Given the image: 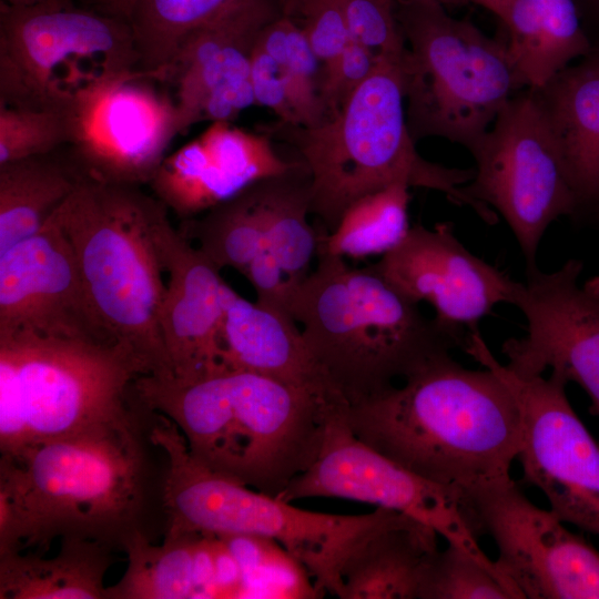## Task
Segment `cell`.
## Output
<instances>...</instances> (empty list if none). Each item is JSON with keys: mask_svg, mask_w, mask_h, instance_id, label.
<instances>
[{"mask_svg": "<svg viewBox=\"0 0 599 599\" xmlns=\"http://www.w3.org/2000/svg\"><path fill=\"white\" fill-rule=\"evenodd\" d=\"M304 165L268 179V230L264 254L244 277L258 303L290 313L292 298L306 280L317 254L318 231L311 225L307 180L300 179Z\"/></svg>", "mask_w": 599, "mask_h": 599, "instance_id": "24", "label": "cell"}, {"mask_svg": "<svg viewBox=\"0 0 599 599\" xmlns=\"http://www.w3.org/2000/svg\"><path fill=\"white\" fill-rule=\"evenodd\" d=\"M128 567L106 599L216 598L213 535L165 534L152 545L136 528L122 542Z\"/></svg>", "mask_w": 599, "mask_h": 599, "instance_id": "25", "label": "cell"}, {"mask_svg": "<svg viewBox=\"0 0 599 599\" xmlns=\"http://www.w3.org/2000/svg\"><path fill=\"white\" fill-rule=\"evenodd\" d=\"M460 504L476 536L493 538L496 568L520 599H599V550L511 477L463 491Z\"/></svg>", "mask_w": 599, "mask_h": 599, "instance_id": "13", "label": "cell"}, {"mask_svg": "<svg viewBox=\"0 0 599 599\" xmlns=\"http://www.w3.org/2000/svg\"><path fill=\"white\" fill-rule=\"evenodd\" d=\"M89 6L125 20L138 0H84Z\"/></svg>", "mask_w": 599, "mask_h": 599, "instance_id": "40", "label": "cell"}, {"mask_svg": "<svg viewBox=\"0 0 599 599\" xmlns=\"http://www.w3.org/2000/svg\"><path fill=\"white\" fill-rule=\"evenodd\" d=\"M14 335L115 343L54 213L38 233L0 254V337Z\"/></svg>", "mask_w": 599, "mask_h": 599, "instance_id": "18", "label": "cell"}, {"mask_svg": "<svg viewBox=\"0 0 599 599\" xmlns=\"http://www.w3.org/2000/svg\"><path fill=\"white\" fill-rule=\"evenodd\" d=\"M408 190L395 184L368 194L345 211L332 232L317 227V254L365 258L395 248L410 229Z\"/></svg>", "mask_w": 599, "mask_h": 599, "instance_id": "31", "label": "cell"}, {"mask_svg": "<svg viewBox=\"0 0 599 599\" xmlns=\"http://www.w3.org/2000/svg\"><path fill=\"white\" fill-rule=\"evenodd\" d=\"M109 546L61 539L57 555L10 551L0 555L1 599H106Z\"/></svg>", "mask_w": 599, "mask_h": 599, "instance_id": "28", "label": "cell"}, {"mask_svg": "<svg viewBox=\"0 0 599 599\" xmlns=\"http://www.w3.org/2000/svg\"><path fill=\"white\" fill-rule=\"evenodd\" d=\"M470 4L479 6L494 16L501 22L506 19L508 9L514 0H468Z\"/></svg>", "mask_w": 599, "mask_h": 599, "instance_id": "41", "label": "cell"}, {"mask_svg": "<svg viewBox=\"0 0 599 599\" xmlns=\"http://www.w3.org/2000/svg\"><path fill=\"white\" fill-rule=\"evenodd\" d=\"M346 420L365 444L413 474L463 493L510 477L521 441L517 403L490 369L450 354L403 386L348 406Z\"/></svg>", "mask_w": 599, "mask_h": 599, "instance_id": "2", "label": "cell"}, {"mask_svg": "<svg viewBox=\"0 0 599 599\" xmlns=\"http://www.w3.org/2000/svg\"><path fill=\"white\" fill-rule=\"evenodd\" d=\"M144 460L132 424L1 454L0 555L55 539L121 545L136 529Z\"/></svg>", "mask_w": 599, "mask_h": 599, "instance_id": "3", "label": "cell"}, {"mask_svg": "<svg viewBox=\"0 0 599 599\" xmlns=\"http://www.w3.org/2000/svg\"><path fill=\"white\" fill-rule=\"evenodd\" d=\"M294 18L301 21L321 67L332 62L352 39L343 0H303Z\"/></svg>", "mask_w": 599, "mask_h": 599, "instance_id": "38", "label": "cell"}, {"mask_svg": "<svg viewBox=\"0 0 599 599\" xmlns=\"http://www.w3.org/2000/svg\"><path fill=\"white\" fill-rule=\"evenodd\" d=\"M290 313L324 376L348 405L372 399L409 375L463 348L372 265L357 268L318 253Z\"/></svg>", "mask_w": 599, "mask_h": 599, "instance_id": "4", "label": "cell"}, {"mask_svg": "<svg viewBox=\"0 0 599 599\" xmlns=\"http://www.w3.org/2000/svg\"><path fill=\"white\" fill-rule=\"evenodd\" d=\"M136 70L123 18L73 0L0 4V104L67 113L94 88Z\"/></svg>", "mask_w": 599, "mask_h": 599, "instance_id": "10", "label": "cell"}, {"mask_svg": "<svg viewBox=\"0 0 599 599\" xmlns=\"http://www.w3.org/2000/svg\"><path fill=\"white\" fill-rule=\"evenodd\" d=\"M372 266L413 302L429 303L435 321L461 342L463 349L496 305L515 304L521 284L466 248L450 222L410 226Z\"/></svg>", "mask_w": 599, "mask_h": 599, "instance_id": "17", "label": "cell"}, {"mask_svg": "<svg viewBox=\"0 0 599 599\" xmlns=\"http://www.w3.org/2000/svg\"><path fill=\"white\" fill-rule=\"evenodd\" d=\"M477 598L520 599L496 568L453 544L438 549L427 567L419 599Z\"/></svg>", "mask_w": 599, "mask_h": 599, "instance_id": "34", "label": "cell"}, {"mask_svg": "<svg viewBox=\"0 0 599 599\" xmlns=\"http://www.w3.org/2000/svg\"><path fill=\"white\" fill-rule=\"evenodd\" d=\"M69 136L64 113L0 104V165L58 151Z\"/></svg>", "mask_w": 599, "mask_h": 599, "instance_id": "35", "label": "cell"}, {"mask_svg": "<svg viewBox=\"0 0 599 599\" xmlns=\"http://www.w3.org/2000/svg\"><path fill=\"white\" fill-rule=\"evenodd\" d=\"M394 2L406 44L398 67L412 138H441L469 151L526 89L506 41L434 0Z\"/></svg>", "mask_w": 599, "mask_h": 599, "instance_id": "9", "label": "cell"}, {"mask_svg": "<svg viewBox=\"0 0 599 599\" xmlns=\"http://www.w3.org/2000/svg\"><path fill=\"white\" fill-rule=\"evenodd\" d=\"M300 163L284 160L267 135L215 121L166 155L149 185L167 210L186 220L258 181L286 174Z\"/></svg>", "mask_w": 599, "mask_h": 599, "instance_id": "21", "label": "cell"}, {"mask_svg": "<svg viewBox=\"0 0 599 599\" xmlns=\"http://www.w3.org/2000/svg\"><path fill=\"white\" fill-rule=\"evenodd\" d=\"M379 60L370 50L351 39L332 62L321 67L318 91L326 109V118L343 108L372 75Z\"/></svg>", "mask_w": 599, "mask_h": 599, "instance_id": "37", "label": "cell"}, {"mask_svg": "<svg viewBox=\"0 0 599 599\" xmlns=\"http://www.w3.org/2000/svg\"><path fill=\"white\" fill-rule=\"evenodd\" d=\"M398 62L380 59L343 108L318 124L275 126L298 150L308 176L311 213L329 233L353 203L402 184L443 193L487 224L496 223L497 213L464 190L474 169L445 166L417 152L407 126Z\"/></svg>", "mask_w": 599, "mask_h": 599, "instance_id": "5", "label": "cell"}, {"mask_svg": "<svg viewBox=\"0 0 599 599\" xmlns=\"http://www.w3.org/2000/svg\"><path fill=\"white\" fill-rule=\"evenodd\" d=\"M343 8L353 40L379 59L399 61L406 44L394 0H343Z\"/></svg>", "mask_w": 599, "mask_h": 599, "instance_id": "36", "label": "cell"}, {"mask_svg": "<svg viewBox=\"0 0 599 599\" xmlns=\"http://www.w3.org/2000/svg\"><path fill=\"white\" fill-rule=\"evenodd\" d=\"M243 0H138L129 16L140 69L164 80L194 31Z\"/></svg>", "mask_w": 599, "mask_h": 599, "instance_id": "32", "label": "cell"}, {"mask_svg": "<svg viewBox=\"0 0 599 599\" xmlns=\"http://www.w3.org/2000/svg\"><path fill=\"white\" fill-rule=\"evenodd\" d=\"M161 203L140 185L84 175L54 215L111 338L136 358L144 375L172 378L159 321L164 271L152 235Z\"/></svg>", "mask_w": 599, "mask_h": 599, "instance_id": "6", "label": "cell"}, {"mask_svg": "<svg viewBox=\"0 0 599 599\" xmlns=\"http://www.w3.org/2000/svg\"><path fill=\"white\" fill-rule=\"evenodd\" d=\"M283 14L294 18L303 0H278Z\"/></svg>", "mask_w": 599, "mask_h": 599, "instance_id": "42", "label": "cell"}, {"mask_svg": "<svg viewBox=\"0 0 599 599\" xmlns=\"http://www.w3.org/2000/svg\"><path fill=\"white\" fill-rule=\"evenodd\" d=\"M502 23L510 60L529 89L592 51L573 0H514Z\"/></svg>", "mask_w": 599, "mask_h": 599, "instance_id": "27", "label": "cell"}, {"mask_svg": "<svg viewBox=\"0 0 599 599\" xmlns=\"http://www.w3.org/2000/svg\"><path fill=\"white\" fill-rule=\"evenodd\" d=\"M220 537L241 567L242 598H321L306 569L276 541L253 535Z\"/></svg>", "mask_w": 599, "mask_h": 599, "instance_id": "33", "label": "cell"}, {"mask_svg": "<svg viewBox=\"0 0 599 599\" xmlns=\"http://www.w3.org/2000/svg\"><path fill=\"white\" fill-rule=\"evenodd\" d=\"M83 172L64 148L0 165V254L38 233Z\"/></svg>", "mask_w": 599, "mask_h": 599, "instance_id": "29", "label": "cell"}, {"mask_svg": "<svg viewBox=\"0 0 599 599\" xmlns=\"http://www.w3.org/2000/svg\"><path fill=\"white\" fill-rule=\"evenodd\" d=\"M438 534L405 515L374 532L347 558L341 599H419Z\"/></svg>", "mask_w": 599, "mask_h": 599, "instance_id": "26", "label": "cell"}, {"mask_svg": "<svg viewBox=\"0 0 599 599\" xmlns=\"http://www.w3.org/2000/svg\"><path fill=\"white\" fill-rule=\"evenodd\" d=\"M296 323L288 313L250 302L229 286L221 334L225 369L261 374L345 403L314 361Z\"/></svg>", "mask_w": 599, "mask_h": 599, "instance_id": "22", "label": "cell"}, {"mask_svg": "<svg viewBox=\"0 0 599 599\" xmlns=\"http://www.w3.org/2000/svg\"><path fill=\"white\" fill-rule=\"evenodd\" d=\"M282 13L278 0H243L187 37L163 80L174 89L182 133L201 120L232 122L256 104L253 49Z\"/></svg>", "mask_w": 599, "mask_h": 599, "instance_id": "19", "label": "cell"}, {"mask_svg": "<svg viewBox=\"0 0 599 599\" xmlns=\"http://www.w3.org/2000/svg\"><path fill=\"white\" fill-rule=\"evenodd\" d=\"M592 50H599V0H573Z\"/></svg>", "mask_w": 599, "mask_h": 599, "instance_id": "39", "label": "cell"}, {"mask_svg": "<svg viewBox=\"0 0 599 599\" xmlns=\"http://www.w3.org/2000/svg\"><path fill=\"white\" fill-rule=\"evenodd\" d=\"M152 235L167 275L159 321L172 378L191 383L226 372L221 334L230 285L220 268L173 227L163 203L153 216Z\"/></svg>", "mask_w": 599, "mask_h": 599, "instance_id": "20", "label": "cell"}, {"mask_svg": "<svg viewBox=\"0 0 599 599\" xmlns=\"http://www.w3.org/2000/svg\"><path fill=\"white\" fill-rule=\"evenodd\" d=\"M434 1L440 3L447 10L470 4L468 0H434Z\"/></svg>", "mask_w": 599, "mask_h": 599, "instance_id": "43", "label": "cell"}, {"mask_svg": "<svg viewBox=\"0 0 599 599\" xmlns=\"http://www.w3.org/2000/svg\"><path fill=\"white\" fill-rule=\"evenodd\" d=\"M346 410L332 422L316 460L278 498L292 502L335 497L395 510L428 525L447 544L496 568L464 515L460 493L413 474L365 444L351 429Z\"/></svg>", "mask_w": 599, "mask_h": 599, "instance_id": "15", "label": "cell"}, {"mask_svg": "<svg viewBox=\"0 0 599 599\" xmlns=\"http://www.w3.org/2000/svg\"><path fill=\"white\" fill-rule=\"evenodd\" d=\"M469 152L476 167L465 192L506 221L527 270L537 267L548 227L581 209L532 90L516 93Z\"/></svg>", "mask_w": 599, "mask_h": 599, "instance_id": "11", "label": "cell"}, {"mask_svg": "<svg viewBox=\"0 0 599 599\" xmlns=\"http://www.w3.org/2000/svg\"><path fill=\"white\" fill-rule=\"evenodd\" d=\"M42 0H1L2 3H6L8 6H13V7L30 6Z\"/></svg>", "mask_w": 599, "mask_h": 599, "instance_id": "44", "label": "cell"}, {"mask_svg": "<svg viewBox=\"0 0 599 599\" xmlns=\"http://www.w3.org/2000/svg\"><path fill=\"white\" fill-rule=\"evenodd\" d=\"M267 230L268 179L252 184L199 217L181 220L179 226L220 270L231 267L242 275L265 252Z\"/></svg>", "mask_w": 599, "mask_h": 599, "instance_id": "30", "label": "cell"}, {"mask_svg": "<svg viewBox=\"0 0 599 599\" xmlns=\"http://www.w3.org/2000/svg\"><path fill=\"white\" fill-rule=\"evenodd\" d=\"M150 439L167 458L163 484L166 532L253 535L274 540L314 578L319 597L328 592L339 598L341 571L347 558L370 535L405 516L378 507L364 515L294 507L201 466L169 419L153 425Z\"/></svg>", "mask_w": 599, "mask_h": 599, "instance_id": "7", "label": "cell"}, {"mask_svg": "<svg viewBox=\"0 0 599 599\" xmlns=\"http://www.w3.org/2000/svg\"><path fill=\"white\" fill-rule=\"evenodd\" d=\"M464 351L495 373L517 403L522 480L545 495L565 524L599 536V445L575 413L567 383L554 374H515L494 356L479 329Z\"/></svg>", "mask_w": 599, "mask_h": 599, "instance_id": "12", "label": "cell"}, {"mask_svg": "<svg viewBox=\"0 0 599 599\" xmlns=\"http://www.w3.org/2000/svg\"><path fill=\"white\" fill-rule=\"evenodd\" d=\"M144 375L122 345L35 335L0 337V451L133 424Z\"/></svg>", "mask_w": 599, "mask_h": 599, "instance_id": "8", "label": "cell"}, {"mask_svg": "<svg viewBox=\"0 0 599 599\" xmlns=\"http://www.w3.org/2000/svg\"><path fill=\"white\" fill-rule=\"evenodd\" d=\"M167 83L142 70L91 90L64 113V149L84 175L111 183L149 184L177 134H182Z\"/></svg>", "mask_w": 599, "mask_h": 599, "instance_id": "14", "label": "cell"}, {"mask_svg": "<svg viewBox=\"0 0 599 599\" xmlns=\"http://www.w3.org/2000/svg\"><path fill=\"white\" fill-rule=\"evenodd\" d=\"M133 392L167 417L207 470L273 497L316 460L332 422L348 405L245 370L191 383L140 375Z\"/></svg>", "mask_w": 599, "mask_h": 599, "instance_id": "1", "label": "cell"}, {"mask_svg": "<svg viewBox=\"0 0 599 599\" xmlns=\"http://www.w3.org/2000/svg\"><path fill=\"white\" fill-rule=\"evenodd\" d=\"M581 211H599V50L531 89Z\"/></svg>", "mask_w": 599, "mask_h": 599, "instance_id": "23", "label": "cell"}, {"mask_svg": "<svg viewBox=\"0 0 599 599\" xmlns=\"http://www.w3.org/2000/svg\"><path fill=\"white\" fill-rule=\"evenodd\" d=\"M583 263L568 260L554 272L527 270L515 306L525 335L504 342L506 366L519 376L551 374L578 384L599 416V275L580 282Z\"/></svg>", "mask_w": 599, "mask_h": 599, "instance_id": "16", "label": "cell"}, {"mask_svg": "<svg viewBox=\"0 0 599 599\" xmlns=\"http://www.w3.org/2000/svg\"><path fill=\"white\" fill-rule=\"evenodd\" d=\"M598 221H599V211H598Z\"/></svg>", "mask_w": 599, "mask_h": 599, "instance_id": "45", "label": "cell"}]
</instances>
